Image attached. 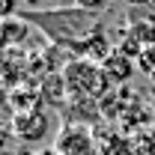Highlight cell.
Here are the masks:
<instances>
[{
	"label": "cell",
	"mask_w": 155,
	"mask_h": 155,
	"mask_svg": "<svg viewBox=\"0 0 155 155\" xmlns=\"http://www.w3.org/2000/svg\"><path fill=\"white\" fill-rule=\"evenodd\" d=\"M36 155H60V152H57V149H39Z\"/></svg>",
	"instance_id": "9c48e42d"
},
{
	"label": "cell",
	"mask_w": 155,
	"mask_h": 155,
	"mask_svg": "<svg viewBox=\"0 0 155 155\" xmlns=\"http://www.w3.org/2000/svg\"><path fill=\"white\" fill-rule=\"evenodd\" d=\"M140 63H143L149 72H155V45H152V48H143V54H140Z\"/></svg>",
	"instance_id": "ba28073f"
},
{
	"label": "cell",
	"mask_w": 155,
	"mask_h": 155,
	"mask_svg": "<svg viewBox=\"0 0 155 155\" xmlns=\"http://www.w3.org/2000/svg\"><path fill=\"white\" fill-rule=\"evenodd\" d=\"M101 66H104V72L110 78V84H125L128 78L134 75V60L128 57V54H122V51H114Z\"/></svg>",
	"instance_id": "5b68a950"
},
{
	"label": "cell",
	"mask_w": 155,
	"mask_h": 155,
	"mask_svg": "<svg viewBox=\"0 0 155 155\" xmlns=\"http://www.w3.org/2000/svg\"><path fill=\"white\" fill-rule=\"evenodd\" d=\"M18 18L27 24H36L54 45H66L81 51L93 36L101 33V21H98L96 9H84L78 6H51V9H18Z\"/></svg>",
	"instance_id": "6da1fadb"
},
{
	"label": "cell",
	"mask_w": 155,
	"mask_h": 155,
	"mask_svg": "<svg viewBox=\"0 0 155 155\" xmlns=\"http://www.w3.org/2000/svg\"><path fill=\"white\" fill-rule=\"evenodd\" d=\"M60 75H63L69 98H78V101H98L110 90V78L104 72V66L96 63V60H90V57L69 60Z\"/></svg>",
	"instance_id": "7a4b0ae2"
},
{
	"label": "cell",
	"mask_w": 155,
	"mask_h": 155,
	"mask_svg": "<svg viewBox=\"0 0 155 155\" xmlns=\"http://www.w3.org/2000/svg\"><path fill=\"white\" fill-rule=\"evenodd\" d=\"M0 27H3V45H6V48H12L15 42H21V39L27 36V30H30V24L24 18H18V15H15V18H3Z\"/></svg>",
	"instance_id": "8992f818"
},
{
	"label": "cell",
	"mask_w": 155,
	"mask_h": 155,
	"mask_svg": "<svg viewBox=\"0 0 155 155\" xmlns=\"http://www.w3.org/2000/svg\"><path fill=\"white\" fill-rule=\"evenodd\" d=\"M15 131L18 137L27 143V140H39V137L45 134V128H48V119H45V110L42 107H33V110H21L15 114Z\"/></svg>",
	"instance_id": "277c9868"
},
{
	"label": "cell",
	"mask_w": 155,
	"mask_h": 155,
	"mask_svg": "<svg viewBox=\"0 0 155 155\" xmlns=\"http://www.w3.org/2000/svg\"><path fill=\"white\" fill-rule=\"evenodd\" d=\"M98 155H134V149H131V143H128V140L114 137V140H107V143L98 149Z\"/></svg>",
	"instance_id": "52a82bcc"
},
{
	"label": "cell",
	"mask_w": 155,
	"mask_h": 155,
	"mask_svg": "<svg viewBox=\"0 0 155 155\" xmlns=\"http://www.w3.org/2000/svg\"><path fill=\"white\" fill-rule=\"evenodd\" d=\"M54 149L60 155H98L96 137L87 125H66L54 140Z\"/></svg>",
	"instance_id": "3957f363"
}]
</instances>
